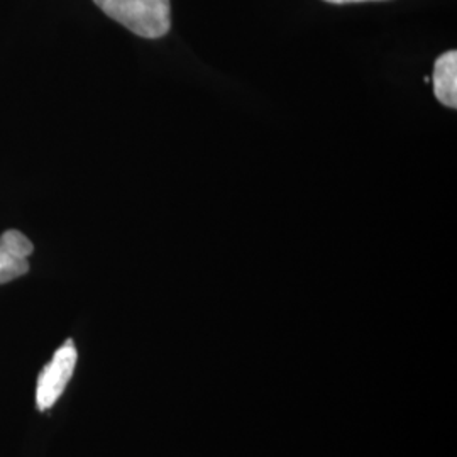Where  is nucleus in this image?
<instances>
[{
	"label": "nucleus",
	"mask_w": 457,
	"mask_h": 457,
	"mask_svg": "<svg viewBox=\"0 0 457 457\" xmlns=\"http://www.w3.org/2000/svg\"><path fill=\"white\" fill-rule=\"evenodd\" d=\"M98 9L145 39H160L171 29L170 0H94Z\"/></svg>",
	"instance_id": "nucleus-1"
},
{
	"label": "nucleus",
	"mask_w": 457,
	"mask_h": 457,
	"mask_svg": "<svg viewBox=\"0 0 457 457\" xmlns=\"http://www.w3.org/2000/svg\"><path fill=\"white\" fill-rule=\"evenodd\" d=\"M79 360L77 347L71 339H68L62 347L56 349L48 364L43 368L37 378L36 388V403L37 410H49L58 398L65 392L66 385L70 383L75 366Z\"/></svg>",
	"instance_id": "nucleus-2"
},
{
	"label": "nucleus",
	"mask_w": 457,
	"mask_h": 457,
	"mask_svg": "<svg viewBox=\"0 0 457 457\" xmlns=\"http://www.w3.org/2000/svg\"><path fill=\"white\" fill-rule=\"evenodd\" d=\"M33 241L17 228H7L0 236V285L29 273Z\"/></svg>",
	"instance_id": "nucleus-3"
},
{
	"label": "nucleus",
	"mask_w": 457,
	"mask_h": 457,
	"mask_svg": "<svg viewBox=\"0 0 457 457\" xmlns=\"http://www.w3.org/2000/svg\"><path fill=\"white\" fill-rule=\"evenodd\" d=\"M434 96L449 109L457 107V51L451 49L441 54L434 63Z\"/></svg>",
	"instance_id": "nucleus-4"
},
{
	"label": "nucleus",
	"mask_w": 457,
	"mask_h": 457,
	"mask_svg": "<svg viewBox=\"0 0 457 457\" xmlns=\"http://www.w3.org/2000/svg\"><path fill=\"white\" fill-rule=\"evenodd\" d=\"M334 5H344V4H360V2H385V0H324Z\"/></svg>",
	"instance_id": "nucleus-5"
}]
</instances>
